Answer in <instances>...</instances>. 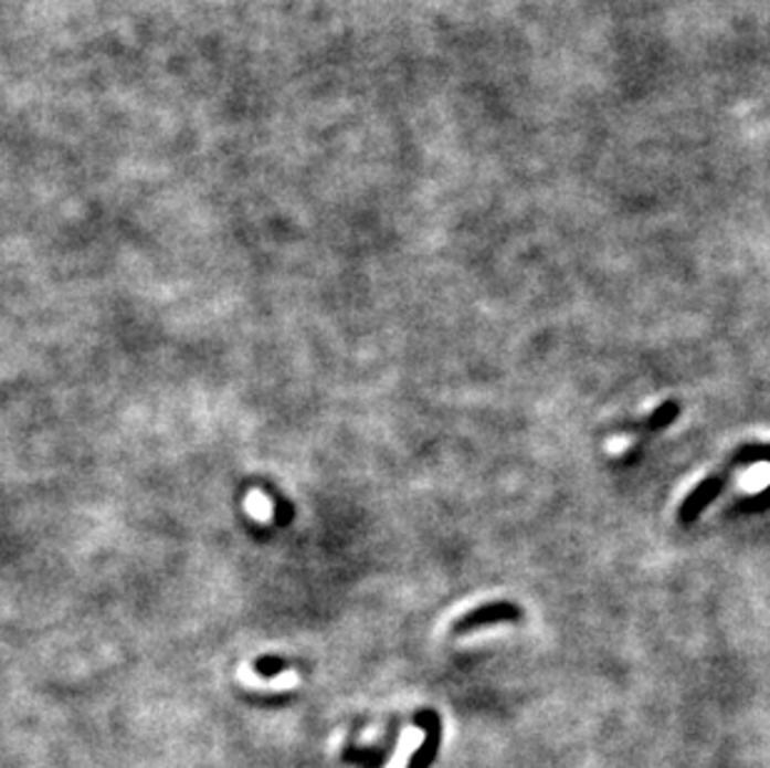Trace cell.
I'll return each instance as SVG.
<instances>
[{
    "instance_id": "6da1fadb",
    "label": "cell",
    "mask_w": 770,
    "mask_h": 768,
    "mask_svg": "<svg viewBox=\"0 0 770 768\" xmlns=\"http://www.w3.org/2000/svg\"><path fill=\"white\" fill-rule=\"evenodd\" d=\"M238 678L242 686L252 688V692H289V688H295L299 684L297 671H282L279 676L262 678L250 664H242L238 669Z\"/></svg>"
},
{
    "instance_id": "7a4b0ae2",
    "label": "cell",
    "mask_w": 770,
    "mask_h": 768,
    "mask_svg": "<svg viewBox=\"0 0 770 768\" xmlns=\"http://www.w3.org/2000/svg\"><path fill=\"white\" fill-rule=\"evenodd\" d=\"M245 512L250 519H255L260 524H270L272 519H275V504H272V499L262 490L247 492Z\"/></svg>"
},
{
    "instance_id": "3957f363",
    "label": "cell",
    "mask_w": 770,
    "mask_h": 768,
    "mask_svg": "<svg viewBox=\"0 0 770 768\" xmlns=\"http://www.w3.org/2000/svg\"><path fill=\"white\" fill-rule=\"evenodd\" d=\"M419 744H422V734L414 732V728H407V732L402 734V738H399L397 751L392 756V761L387 764V768H407L409 756L416 751Z\"/></svg>"
}]
</instances>
